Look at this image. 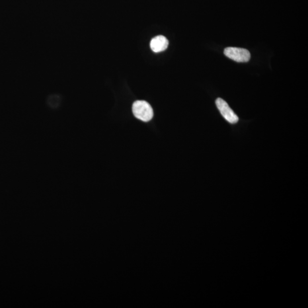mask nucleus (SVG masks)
Here are the masks:
<instances>
[{
	"label": "nucleus",
	"instance_id": "f257e3e1",
	"mask_svg": "<svg viewBox=\"0 0 308 308\" xmlns=\"http://www.w3.org/2000/svg\"><path fill=\"white\" fill-rule=\"evenodd\" d=\"M134 116L143 122H149L154 116L153 108L145 101H137L133 105Z\"/></svg>",
	"mask_w": 308,
	"mask_h": 308
},
{
	"label": "nucleus",
	"instance_id": "20e7f679",
	"mask_svg": "<svg viewBox=\"0 0 308 308\" xmlns=\"http://www.w3.org/2000/svg\"><path fill=\"white\" fill-rule=\"evenodd\" d=\"M168 46V41L163 36H158L152 39L150 43L151 50L155 53L165 51Z\"/></svg>",
	"mask_w": 308,
	"mask_h": 308
},
{
	"label": "nucleus",
	"instance_id": "f03ea898",
	"mask_svg": "<svg viewBox=\"0 0 308 308\" xmlns=\"http://www.w3.org/2000/svg\"><path fill=\"white\" fill-rule=\"evenodd\" d=\"M224 53L228 58L237 63H247L250 59V52L243 48L228 47L225 49Z\"/></svg>",
	"mask_w": 308,
	"mask_h": 308
},
{
	"label": "nucleus",
	"instance_id": "7ed1b4c3",
	"mask_svg": "<svg viewBox=\"0 0 308 308\" xmlns=\"http://www.w3.org/2000/svg\"><path fill=\"white\" fill-rule=\"evenodd\" d=\"M216 105L217 109L226 121L232 123V124L236 123L239 121V118L224 100L220 98H217L216 101Z\"/></svg>",
	"mask_w": 308,
	"mask_h": 308
}]
</instances>
